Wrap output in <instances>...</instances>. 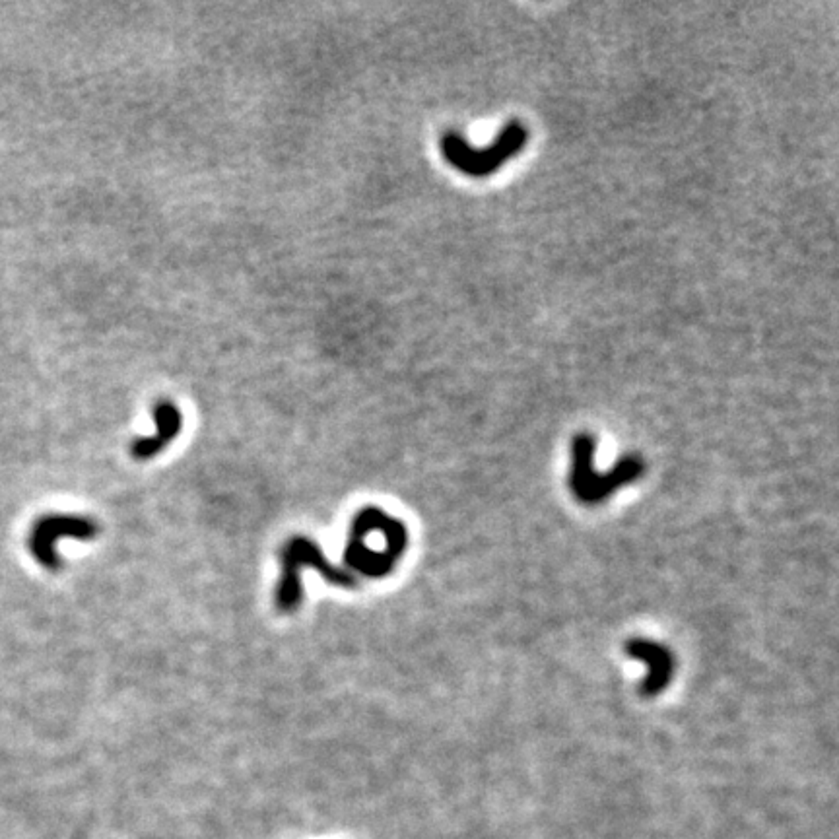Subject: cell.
<instances>
[{"mask_svg": "<svg viewBox=\"0 0 839 839\" xmlns=\"http://www.w3.org/2000/svg\"><path fill=\"white\" fill-rule=\"evenodd\" d=\"M529 133L519 121H509L488 148H474L459 133L441 136V154L449 166L469 177H488L515 158L527 144Z\"/></svg>", "mask_w": 839, "mask_h": 839, "instance_id": "1", "label": "cell"}, {"mask_svg": "<svg viewBox=\"0 0 839 839\" xmlns=\"http://www.w3.org/2000/svg\"><path fill=\"white\" fill-rule=\"evenodd\" d=\"M282 581L278 585L276 593V606L282 612L296 610L302 601V583H300V570L303 566L315 568L323 573L331 583L352 587L354 579L342 571L331 566L321 550L315 546V542H309L305 538H294L288 542V546L282 550Z\"/></svg>", "mask_w": 839, "mask_h": 839, "instance_id": "2", "label": "cell"}, {"mask_svg": "<svg viewBox=\"0 0 839 839\" xmlns=\"http://www.w3.org/2000/svg\"><path fill=\"white\" fill-rule=\"evenodd\" d=\"M630 655L639 657L641 661L647 663L651 676L647 678L645 686L651 694L659 692L667 684V680H671L672 659L663 647L655 643H647V641H634L630 643Z\"/></svg>", "mask_w": 839, "mask_h": 839, "instance_id": "5", "label": "cell"}, {"mask_svg": "<svg viewBox=\"0 0 839 839\" xmlns=\"http://www.w3.org/2000/svg\"><path fill=\"white\" fill-rule=\"evenodd\" d=\"M98 535V527L96 523H92L86 517H76V515H49L43 517L41 521H37L34 527V533L30 535V552L34 554L35 560L49 568L55 570L59 568L61 560L57 556L55 550V542L59 538H80V540H90Z\"/></svg>", "mask_w": 839, "mask_h": 839, "instance_id": "3", "label": "cell"}, {"mask_svg": "<svg viewBox=\"0 0 839 839\" xmlns=\"http://www.w3.org/2000/svg\"><path fill=\"white\" fill-rule=\"evenodd\" d=\"M154 422H156L158 432L152 437L138 439L133 445V457L138 461H146V459L158 455L166 445H169L175 437L179 436L183 418H181V412L177 410L175 404L164 401L154 408Z\"/></svg>", "mask_w": 839, "mask_h": 839, "instance_id": "4", "label": "cell"}]
</instances>
